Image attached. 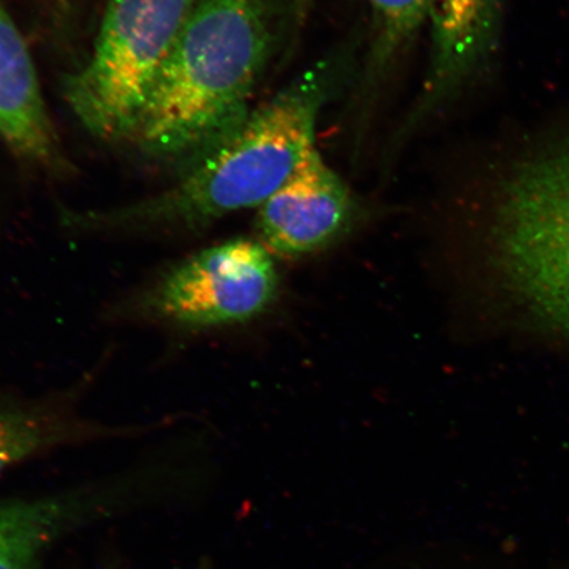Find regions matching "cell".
<instances>
[{
  "mask_svg": "<svg viewBox=\"0 0 569 569\" xmlns=\"http://www.w3.org/2000/svg\"><path fill=\"white\" fill-rule=\"evenodd\" d=\"M347 63L331 57L249 111L244 122L181 170L158 194L117 208L61 211L63 229L83 234L199 232L230 213L260 208L317 149V124Z\"/></svg>",
  "mask_w": 569,
  "mask_h": 569,
  "instance_id": "1",
  "label": "cell"
},
{
  "mask_svg": "<svg viewBox=\"0 0 569 569\" xmlns=\"http://www.w3.org/2000/svg\"><path fill=\"white\" fill-rule=\"evenodd\" d=\"M283 16L274 0H199L142 110L140 151L182 170L230 137L252 110Z\"/></svg>",
  "mask_w": 569,
  "mask_h": 569,
  "instance_id": "2",
  "label": "cell"
},
{
  "mask_svg": "<svg viewBox=\"0 0 569 569\" xmlns=\"http://www.w3.org/2000/svg\"><path fill=\"white\" fill-rule=\"evenodd\" d=\"M498 180L489 268L529 322L569 341V132L518 154Z\"/></svg>",
  "mask_w": 569,
  "mask_h": 569,
  "instance_id": "3",
  "label": "cell"
},
{
  "mask_svg": "<svg viewBox=\"0 0 569 569\" xmlns=\"http://www.w3.org/2000/svg\"><path fill=\"white\" fill-rule=\"evenodd\" d=\"M199 0H109L94 51L63 97L89 132L132 140L163 62Z\"/></svg>",
  "mask_w": 569,
  "mask_h": 569,
  "instance_id": "4",
  "label": "cell"
},
{
  "mask_svg": "<svg viewBox=\"0 0 569 569\" xmlns=\"http://www.w3.org/2000/svg\"><path fill=\"white\" fill-rule=\"evenodd\" d=\"M279 277L268 249L232 239L163 267L116 306L111 318L184 332L246 323L273 302Z\"/></svg>",
  "mask_w": 569,
  "mask_h": 569,
  "instance_id": "5",
  "label": "cell"
},
{
  "mask_svg": "<svg viewBox=\"0 0 569 569\" xmlns=\"http://www.w3.org/2000/svg\"><path fill=\"white\" fill-rule=\"evenodd\" d=\"M158 473L146 462L56 492L0 501V569H42L73 533L158 505Z\"/></svg>",
  "mask_w": 569,
  "mask_h": 569,
  "instance_id": "6",
  "label": "cell"
},
{
  "mask_svg": "<svg viewBox=\"0 0 569 569\" xmlns=\"http://www.w3.org/2000/svg\"><path fill=\"white\" fill-rule=\"evenodd\" d=\"M94 377L51 393L0 395V476L13 467L62 450L172 432L188 416L170 415L139 423H110L84 415L82 401Z\"/></svg>",
  "mask_w": 569,
  "mask_h": 569,
  "instance_id": "7",
  "label": "cell"
},
{
  "mask_svg": "<svg viewBox=\"0 0 569 569\" xmlns=\"http://www.w3.org/2000/svg\"><path fill=\"white\" fill-rule=\"evenodd\" d=\"M353 212L351 190L316 149L260 206L256 230L270 253L297 259L337 241Z\"/></svg>",
  "mask_w": 569,
  "mask_h": 569,
  "instance_id": "8",
  "label": "cell"
},
{
  "mask_svg": "<svg viewBox=\"0 0 569 569\" xmlns=\"http://www.w3.org/2000/svg\"><path fill=\"white\" fill-rule=\"evenodd\" d=\"M501 0H430L431 59L405 130L411 132L483 73L500 44Z\"/></svg>",
  "mask_w": 569,
  "mask_h": 569,
  "instance_id": "9",
  "label": "cell"
},
{
  "mask_svg": "<svg viewBox=\"0 0 569 569\" xmlns=\"http://www.w3.org/2000/svg\"><path fill=\"white\" fill-rule=\"evenodd\" d=\"M0 139L21 160L52 173L68 161L40 87L38 70L16 21L0 3Z\"/></svg>",
  "mask_w": 569,
  "mask_h": 569,
  "instance_id": "10",
  "label": "cell"
},
{
  "mask_svg": "<svg viewBox=\"0 0 569 569\" xmlns=\"http://www.w3.org/2000/svg\"><path fill=\"white\" fill-rule=\"evenodd\" d=\"M373 20L366 88L380 82L429 21L430 0H367Z\"/></svg>",
  "mask_w": 569,
  "mask_h": 569,
  "instance_id": "11",
  "label": "cell"
}]
</instances>
